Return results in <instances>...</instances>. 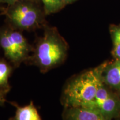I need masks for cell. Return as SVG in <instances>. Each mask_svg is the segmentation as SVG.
<instances>
[{"label":"cell","instance_id":"6da1fadb","mask_svg":"<svg viewBox=\"0 0 120 120\" xmlns=\"http://www.w3.org/2000/svg\"><path fill=\"white\" fill-rule=\"evenodd\" d=\"M103 66L82 73L70 81L63 92L62 101L65 108L84 107L94 98L103 86Z\"/></svg>","mask_w":120,"mask_h":120},{"label":"cell","instance_id":"7a4b0ae2","mask_svg":"<svg viewBox=\"0 0 120 120\" xmlns=\"http://www.w3.org/2000/svg\"><path fill=\"white\" fill-rule=\"evenodd\" d=\"M67 52L66 43L57 30L47 28L37 43L31 60L45 73L62 64Z\"/></svg>","mask_w":120,"mask_h":120},{"label":"cell","instance_id":"3957f363","mask_svg":"<svg viewBox=\"0 0 120 120\" xmlns=\"http://www.w3.org/2000/svg\"><path fill=\"white\" fill-rule=\"evenodd\" d=\"M0 45L4 55L15 66L28 57L30 47L23 36L16 31H6L0 34Z\"/></svg>","mask_w":120,"mask_h":120},{"label":"cell","instance_id":"277c9868","mask_svg":"<svg viewBox=\"0 0 120 120\" xmlns=\"http://www.w3.org/2000/svg\"><path fill=\"white\" fill-rule=\"evenodd\" d=\"M7 15L12 23L19 29H32L41 22L40 11L32 4L27 3L19 2L12 4Z\"/></svg>","mask_w":120,"mask_h":120},{"label":"cell","instance_id":"5b68a950","mask_svg":"<svg viewBox=\"0 0 120 120\" xmlns=\"http://www.w3.org/2000/svg\"><path fill=\"white\" fill-rule=\"evenodd\" d=\"M84 107L96 109L111 120L118 114L120 105L116 99L112 96L102 86L97 91L94 100Z\"/></svg>","mask_w":120,"mask_h":120},{"label":"cell","instance_id":"8992f818","mask_svg":"<svg viewBox=\"0 0 120 120\" xmlns=\"http://www.w3.org/2000/svg\"><path fill=\"white\" fill-rule=\"evenodd\" d=\"M65 120H109L96 109L84 107L66 108Z\"/></svg>","mask_w":120,"mask_h":120},{"label":"cell","instance_id":"52a82bcc","mask_svg":"<svg viewBox=\"0 0 120 120\" xmlns=\"http://www.w3.org/2000/svg\"><path fill=\"white\" fill-rule=\"evenodd\" d=\"M15 107L16 113L11 120H42L32 101L27 106L20 107L16 105Z\"/></svg>","mask_w":120,"mask_h":120},{"label":"cell","instance_id":"ba28073f","mask_svg":"<svg viewBox=\"0 0 120 120\" xmlns=\"http://www.w3.org/2000/svg\"><path fill=\"white\" fill-rule=\"evenodd\" d=\"M103 81L108 85L117 89L120 88V60L108 67L106 70Z\"/></svg>","mask_w":120,"mask_h":120},{"label":"cell","instance_id":"9c48e42d","mask_svg":"<svg viewBox=\"0 0 120 120\" xmlns=\"http://www.w3.org/2000/svg\"><path fill=\"white\" fill-rule=\"evenodd\" d=\"M11 67L8 64L0 61V87L8 89V78L11 73Z\"/></svg>","mask_w":120,"mask_h":120},{"label":"cell","instance_id":"30bf717a","mask_svg":"<svg viewBox=\"0 0 120 120\" xmlns=\"http://www.w3.org/2000/svg\"><path fill=\"white\" fill-rule=\"evenodd\" d=\"M43 3L46 14L53 13L62 9L64 6L62 0H41Z\"/></svg>","mask_w":120,"mask_h":120},{"label":"cell","instance_id":"8fae6325","mask_svg":"<svg viewBox=\"0 0 120 120\" xmlns=\"http://www.w3.org/2000/svg\"><path fill=\"white\" fill-rule=\"evenodd\" d=\"M7 90L8 89H4L1 88L0 89V106H2L6 101V94H7Z\"/></svg>","mask_w":120,"mask_h":120},{"label":"cell","instance_id":"7c38bea8","mask_svg":"<svg viewBox=\"0 0 120 120\" xmlns=\"http://www.w3.org/2000/svg\"><path fill=\"white\" fill-rule=\"evenodd\" d=\"M114 45L120 43V28L114 31L113 33Z\"/></svg>","mask_w":120,"mask_h":120},{"label":"cell","instance_id":"4fadbf2b","mask_svg":"<svg viewBox=\"0 0 120 120\" xmlns=\"http://www.w3.org/2000/svg\"><path fill=\"white\" fill-rule=\"evenodd\" d=\"M113 53L115 56L118 60H120V43L115 45L113 49Z\"/></svg>","mask_w":120,"mask_h":120},{"label":"cell","instance_id":"5bb4252c","mask_svg":"<svg viewBox=\"0 0 120 120\" xmlns=\"http://www.w3.org/2000/svg\"><path fill=\"white\" fill-rule=\"evenodd\" d=\"M22 1H24V0H0V4L1 3H6V4L12 5V4L21 2Z\"/></svg>","mask_w":120,"mask_h":120},{"label":"cell","instance_id":"9a60e30c","mask_svg":"<svg viewBox=\"0 0 120 120\" xmlns=\"http://www.w3.org/2000/svg\"><path fill=\"white\" fill-rule=\"evenodd\" d=\"M75 1V0H62V1L64 2V4H68V3L72 2V1Z\"/></svg>","mask_w":120,"mask_h":120}]
</instances>
